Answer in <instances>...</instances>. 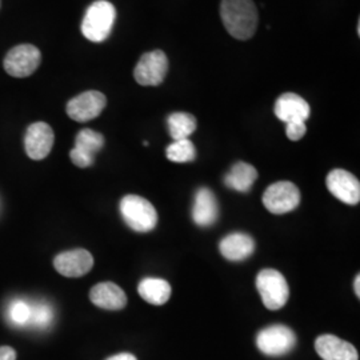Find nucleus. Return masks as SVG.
I'll return each mask as SVG.
<instances>
[{
    "instance_id": "27",
    "label": "nucleus",
    "mask_w": 360,
    "mask_h": 360,
    "mask_svg": "<svg viewBox=\"0 0 360 360\" xmlns=\"http://www.w3.org/2000/svg\"><path fill=\"white\" fill-rule=\"evenodd\" d=\"M105 360H138L132 354H129V352H122V354H116V355H112V356H110L108 359Z\"/></svg>"
},
{
    "instance_id": "13",
    "label": "nucleus",
    "mask_w": 360,
    "mask_h": 360,
    "mask_svg": "<svg viewBox=\"0 0 360 360\" xmlns=\"http://www.w3.org/2000/svg\"><path fill=\"white\" fill-rule=\"evenodd\" d=\"M53 141H55L53 131L47 123L38 122L31 124L27 129L26 138H25L27 155L32 160H41L47 158L51 153Z\"/></svg>"
},
{
    "instance_id": "16",
    "label": "nucleus",
    "mask_w": 360,
    "mask_h": 360,
    "mask_svg": "<svg viewBox=\"0 0 360 360\" xmlns=\"http://www.w3.org/2000/svg\"><path fill=\"white\" fill-rule=\"evenodd\" d=\"M91 302L99 309L119 311L127 306V295L115 283L103 282L91 288Z\"/></svg>"
},
{
    "instance_id": "15",
    "label": "nucleus",
    "mask_w": 360,
    "mask_h": 360,
    "mask_svg": "<svg viewBox=\"0 0 360 360\" xmlns=\"http://www.w3.org/2000/svg\"><path fill=\"white\" fill-rule=\"evenodd\" d=\"M315 349L323 360H359L356 348L334 335L319 336L315 342Z\"/></svg>"
},
{
    "instance_id": "20",
    "label": "nucleus",
    "mask_w": 360,
    "mask_h": 360,
    "mask_svg": "<svg viewBox=\"0 0 360 360\" xmlns=\"http://www.w3.org/2000/svg\"><path fill=\"white\" fill-rule=\"evenodd\" d=\"M138 292L147 303L163 306L171 296V284L160 278H144L138 285Z\"/></svg>"
},
{
    "instance_id": "7",
    "label": "nucleus",
    "mask_w": 360,
    "mask_h": 360,
    "mask_svg": "<svg viewBox=\"0 0 360 360\" xmlns=\"http://www.w3.org/2000/svg\"><path fill=\"white\" fill-rule=\"evenodd\" d=\"M41 60L40 51L32 44L13 47L4 59V70L13 77H27L37 71Z\"/></svg>"
},
{
    "instance_id": "5",
    "label": "nucleus",
    "mask_w": 360,
    "mask_h": 360,
    "mask_svg": "<svg viewBox=\"0 0 360 360\" xmlns=\"http://www.w3.org/2000/svg\"><path fill=\"white\" fill-rule=\"evenodd\" d=\"M257 346L267 356H283L296 346V335L283 324H274L257 336Z\"/></svg>"
},
{
    "instance_id": "12",
    "label": "nucleus",
    "mask_w": 360,
    "mask_h": 360,
    "mask_svg": "<svg viewBox=\"0 0 360 360\" xmlns=\"http://www.w3.org/2000/svg\"><path fill=\"white\" fill-rule=\"evenodd\" d=\"M94 257L87 250L77 248L59 254L53 259V267L65 278H80L90 272Z\"/></svg>"
},
{
    "instance_id": "18",
    "label": "nucleus",
    "mask_w": 360,
    "mask_h": 360,
    "mask_svg": "<svg viewBox=\"0 0 360 360\" xmlns=\"http://www.w3.org/2000/svg\"><path fill=\"white\" fill-rule=\"evenodd\" d=\"M219 250L227 260L242 262L254 254L255 242L250 235L236 232L223 238L219 245Z\"/></svg>"
},
{
    "instance_id": "23",
    "label": "nucleus",
    "mask_w": 360,
    "mask_h": 360,
    "mask_svg": "<svg viewBox=\"0 0 360 360\" xmlns=\"http://www.w3.org/2000/svg\"><path fill=\"white\" fill-rule=\"evenodd\" d=\"M53 319V312L51 307L47 304H39L35 307H31V318L30 322L34 323L39 327H46L51 324Z\"/></svg>"
},
{
    "instance_id": "4",
    "label": "nucleus",
    "mask_w": 360,
    "mask_h": 360,
    "mask_svg": "<svg viewBox=\"0 0 360 360\" xmlns=\"http://www.w3.org/2000/svg\"><path fill=\"white\" fill-rule=\"evenodd\" d=\"M257 288L266 309L276 311L284 307L290 297V287L283 275L274 269L257 274Z\"/></svg>"
},
{
    "instance_id": "26",
    "label": "nucleus",
    "mask_w": 360,
    "mask_h": 360,
    "mask_svg": "<svg viewBox=\"0 0 360 360\" xmlns=\"http://www.w3.org/2000/svg\"><path fill=\"white\" fill-rule=\"evenodd\" d=\"M0 360H16L15 349L8 346H1L0 347Z\"/></svg>"
},
{
    "instance_id": "6",
    "label": "nucleus",
    "mask_w": 360,
    "mask_h": 360,
    "mask_svg": "<svg viewBox=\"0 0 360 360\" xmlns=\"http://www.w3.org/2000/svg\"><path fill=\"white\" fill-rule=\"evenodd\" d=\"M263 205L271 214L283 215L300 205V191L291 181H276L263 193Z\"/></svg>"
},
{
    "instance_id": "17",
    "label": "nucleus",
    "mask_w": 360,
    "mask_h": 360,
    "mask_svg": "<svg viewBox=\"0 0 360 360\" xmlns=\"http://www.w3.org/2000/svg\"><path fill=\"white\" fill-rule=\"evenodd\" d=\"M219 217L218 200L210 188H199L195 193L193 219L199 227L212 226Z\"/></svg>"
},
{
    "instance_id": "10",
    "label": "nucleus",
    "mask_w": 360,
    "mask_h": 360,
    "mask_svg": "<svg viewBox=\"0 0 360 360\" xmlns=\"http://www.w3.org/2000/svg\"><path fill=\"white\" fill-rule=\"evenodd\" d=\"M103 146L104 138L102 134L94 129H82L77 135L75 147L71 150L70 158L77 167H90L94 165L95 155L103 148Z\"/></svg>"
},
{
    "instance_id": "11",
    "label": "nucleus",
    "mask_w": 360,
    "mask_h": 360,
    "mask_svg": "<svg viewBox=\"0 0 360 360\" xmlns=\"http://www.w3.org/2000/svg\"><path fill=\"white\" fill-rule=\"evenodd\" d=\"M327 188L340 202L355 206L360 200V183L355 175L346 169H333L327 176Z\"/></svg>"
},
{
    "instance_id": "9",
    "label": "nucleus",
    "mask_w": 360,
    "mask_h": 360,
    "mask_svg": "<svg viewBox=\"0 0 360 360\" xmlns=\"http://www.w3.org/2000/svg\"><path fill=\"white\" fill-rule=\"evenodd\" d=\"M107 99L99 91H87L72 98L65 107L67 115L79 123H86L102 114Z\"/></svg>"
},
{
    "instance_id": "14",
    "label": "nucleus",
    "mask_w": 360,
    "mask_h": 360,
    "mask_svg": "<svg viewBox=\"0 0 360 360\" xmlns=\"http://www.w3.org/2000/svg\"><path fill=\"white\" fill-rule=\"evenodd\" d=\"M275 115L284 122L285 124L288 123H295V122H304L309 119L311 110L309 104L299 95L294 92H287L278 98L275 103Z\"/></svg>"
},
{
    "instance_id": "25",
    "label": "nucleus",
    "mask_w": 360,
    "mask_h": 360,
    "mask_svg": "<svg viewBox=\"0 0 360 360\" xmlns=\"http://www.w3.org/2000/svg\"><path fill=\"white\" fill-rule=\"evenodd\" d=\"M307 132V127L304 122H295V123H288L285 127V134L287 138L292 142H297L300 141Z\"/></svg>"
},
{
    "instance_id": "1",
    "label": "nucleus",
    "mask_w": 360,
    "mask_h": 360,
    "mask_svg": "<svg viewBox=\"0 0 360 360\" xmlns=\"http://www.w3.org/2000/svg\"><path fill=\"white\" fill-rule=\"evenodd\" d=\"M220 16L232 38L247 40L257 32L259 15L252 0H223Z\"/></svg>"
},
{
    "instance_id": "8",
    "label": "nucleus",
    "mask_w": 360,
    "mask_h": 360,
    "mask_svg": "<svg viewBox=\"0 0 360 360\" xmlns=\"http://www.w3.org/2000/svg\"><path fill=\"white\" fill-rule=\"evenodd\" d=\"M168 59L163 51L147 52L134 70L135 80L141 86H159L167 75Z\"/></svg>"
},
{
    "instance_id": "24",
    "label": "nucleus",
    "mask_w": 360,
    "mask_h": 360,
    "mask_svg": "<svg viewBox=\"0 0 360 360\" xmlns=\"http://www.w3.org/2000/svg\"><path fill=\"white\" fill-rule=\"evenodd\" d=\"M10 318L16 324H26L31 318V306L25 302H15L10 309Z\"/></svg>"
},
{
    "instance_id": "19",
    "label": "nucleus",
    "mask_w": 360,
    "mask_h": 360,
    "mask_svg": "<svg viewBox=\"0 0 360 360\" xmlns=\"http://www.w3.org/2000/svg\"><path fill=\"white\" fill-rule=\"evenodd\" d=\"M257 179V168L245 162H238L224 176V184L233 191L248 193Z\"/></svg>"
},
{
    "instance_id": "22",
    "label": "nucleus",
    "mask_w": 360,
    "mask_h": 360,
    "mask_svg": "<svg viewBox=\"0 0 360 360\" xmlns=\"http://www.w3.org/2000/svg\"><path fill=\"white\" fill-rule=\"evenodd\" d=\"M166 155L168 160L174 163H188L195 160L196 150L190 139H181L171 143L166 150Z\"/></svg>"
},
{
    "instance_id": "28",
    "label": "nucleus",
    "mask_w": 360,
    "mask_h": 360,
    "mask_svg": "<svg viewBox=\"0 0 360 360\" xmlns=\"http://www.w3.org/2000/svg\"><path fill=\"white\" fill-rule=\"evenodd\" d=\"M360 276L359 275H356V278H355V283H354V288H355V292H356V296H360Z\"/></svg>"
},
{
    "instance_id": "2",
    "label": "nucleus",
    "mask_w": 360,
    "mask_h": 360,
    "mask_svg": "<svg viewBox=\"0 0 360 360\" xmlns=\"http://www.w3.org/2000/svg\"><path fill=\"white\" fill-rule=\"evenodd\" d=\"M115 19L114 4L107 0H98L86 11L82 22V34L90 41L102 43L110 37Z\"/></svg>"
},
{
    "instance_id": "21",
    "label": "nucleus",
    "mask_w": 360,
    "mask_h": 360,
    "mask_svg": "<svg viewBox=\"0 0 360 360\" xmlns=\"http://www.w3.org/2000/svg\"><path fill=\"white\" fill-rule=\"evenodd\" d=\"M168 131L174 141L188 139L196 129L195 116L187 112H175L168 116Z\"/></svg>"
},
{
    "instance_id": "3",
    "label": "nucleus",
    "mask_w": 360,
    "mask_h": 360,
    "mask_svg": "<svg viewBox=\"0 0 360 360\" xmlns=\"http://www.w3.org/2000/svg\"><path fill=\"white\" fill-rule=\"evenodd\" d=\"M122 218L131 230L136 232H150L158 223L155 207L139 195H126L119 205Z\"/></svg>"
}]
</instances>
